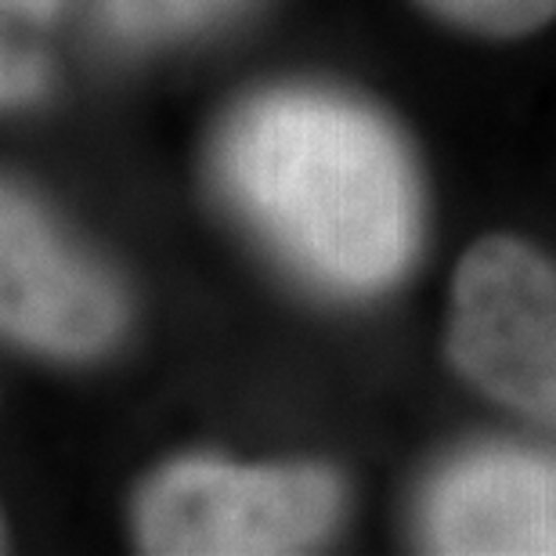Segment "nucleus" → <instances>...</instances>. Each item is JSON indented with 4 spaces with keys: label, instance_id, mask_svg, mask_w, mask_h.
<instances>
[{
    "label": "nucleus",
    "instance_id": "7",
    "mask_svg": "<svg viewBox=\"0 0 556 556\" xmlns=\"http://www.w3.org/2000/svg\"><path fill=\"white\" fill-rule=\"evenodd\" d=\"M242 0H102L105 22L124 37H181L231 15Z\"/></svg>",
    "mask_w": 556,
    "mask_h": 556
},
{
    "label": "nucleus",
    "instance_id": "5",
    "mask_svg": "<svg viewBox=\"0 0 556 556\" xmlns=\"http://www.w3.org/2000/svg\"><path fill=\"white\" fill-rule=\"evenodd\" d=\"M422 539L455 556H556V459L473 448L433 477Z\"/></svg>",
    "mask_w": 556,
    "mask_h": 556
},
{
    "label": "nucleus",
    "instance_id": "3",
    "mask_svg": "<svg viewBox=\"0 0 556 556\" xmlns=\"http://www.w3.org/2000/svg\"><path fill=\"white\" fill-rule=\"evenodd\" d=\"M448 358L477 391L556 430V264L488 236L452 278Z\"/></svg>",
    "mask_w": 556,
    "mask_h": 556
},
{
    "label": "nucleus",
    "instance_id": "2",
    "mask_svg": "<svg viewBox=\"0 0 556 556\" xmlns=\"http://www.w3.org/2000/svg\"><path fill=\"white\" fill-rule=\"evenodd\" d=\"M343 488L321 466L170 463L138 498V546L155 556H282L337 528Z\"/></svg>",
    "mask_w": 556,
    "mask_h": 556
},
{
    "label": "nucleus",
    "instance_id": "4",
    "mask_svg": "<svg viewBox=\"0 0 556 556\" xmlns=\"http://www.w3.org/2000/svg\"><path fill=\"white\" fill-rule=\"evenodd\" d=\"M127 321L119 286L65 247L37 206L0 185V329L54 354H94Z\"/></svg>",
    "mask_w": 556,
    "mask_h": 556
},
{
    "label": "nucleus",
    "instance_id": "6",
    "mask_svg": "<svg viewBox=\"0 0 556 556\" xmlns=\"http://www.w3.org/2000/svg\"><path fill=\"white\" fill-rule=\"evenodd\" d=\"M62 0H0V109L26 105L48 87V62L22 40L29 26H43Z\"/></svg>",
    "mask_w": 556,
    "mask_h": 556
},
{
    "label": "nucleus",
    "instance_id": "8",
    "mask_svg": "<svg viewBox=\"0 0 556 556\" xmlns=\"http://www.w3.org/2000/svg\"><path fill=\"white\" fill-rule=\"evenodd\" d=\"M438 18L481 37H528L556 18V0H419Z\"/></svg>",
    "mask_w": 556,
    "mask_h": 556
},
{
    "label": "nucleus",
    "instance_id": "1",
    "mask_svg": "<svg viewBox=\"0 0 556 556\" xmlns=\"http://www.w3.org/2000/svg\"><path fill=\"white\" fill-rule=\"evenodd\" d=\"M217 177L282 257L337 293H376L416 257L419 188L380 113L326 91L253 98L217 138Z\"/></svg>",
    "mask_w": 556,
    "mask_h": 556
},
{
    "label": "nucleus",
    "instance_id": "9",
    "mask_svg": "<svg viewBox=\"0 0 556 556\" xmlns=\"http://www.w3.org/2000/svg\"><path fill=\"white\" fill-rule=\"evenodd\" d=\"M8 549V542H4V528H0V553H4Z\"/></svg>",
    "mask_w": 556,
    "mask_h": 556
}]
</instances>
